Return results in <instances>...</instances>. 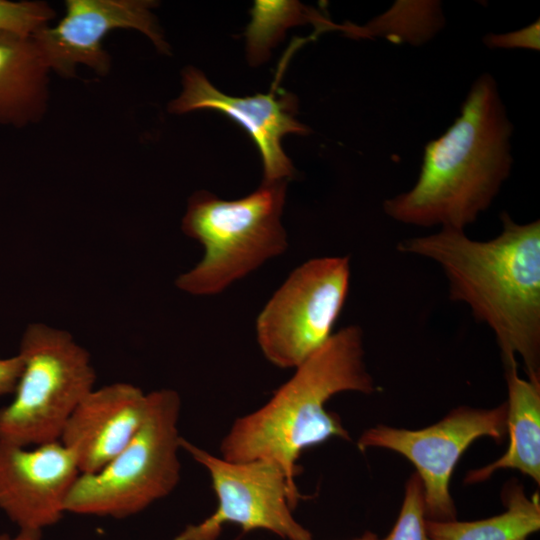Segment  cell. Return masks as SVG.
Segmentation results:
<instances>
[{
  "mask_svg": "<svg viewBox=\"0 0 540 540\" xmlns=\"http://www.w3.org/2000/svg\"><path fill=\"white\" fill-rule=\"evenodd\" d=\"M500 220L501 232L488 241L442 228L404 239L397 249L437 263L449 299L492 330L503 362L519 355L528 379L540 381V221L520 224L505 211Z\"/></svg>",
  "mask_w": 540,
  "mask_h": 540,
  "instance_id": "obj_1",
  "label": "cell"
},
{
  "mask_svg": "<svg viewBox=\"0 0 540 540\" xmlns=\"http://www.w3.org/2000/svg\"><path fill=\"white\" fill-rule=\"evenodd\" d=\"M512 134L495 79L482 74L460 115L425 146L414 186L386 199L384 213L406 225L464 230L491 205L509 177Z\"/></svg>",
  "mask_w": 540,
  "mask_h": 540,
  "instance_id": "obj_2",
  "label": "cell"
},
{
  "mask_svg": "<svg viewBox=\"0 0 540 540\" xmlns=\"http://www.w3.org/2000/svg\"><path fill=\"white\" fill-rule=\"evenodd\" d=\"M260 408L241 416L220 445L221 457L232 462L268 461L278 465L298 490L297 461L302 451L331 438L350 440L339 417L325 409L335 394L375 391L364 363L363 332L349 325L297 366Z\"/></svg>",
  "mask_w": 540,
  "mask_h": 540,
  "instance_id": "obj_3",
  "label": "cell"
},
{
  "mask_svg": "<svg viewBox=\"0 0 540 540\" xmlns=\"http://www.w3.org/2000/svg\"><path fill=\"white\" fill-rule=\"evenodd\" d=\"M287 181L263 183L247 196L220 199L206 190L188 200L181 229L204 248L202 259L176 279L183 292L215 295L285 252L281 216Z\"/></svg>",
  "mask_w": 540,
  "mask_h": 540,
  "instance_id": "obj_4",
  "label": "cell"
},
{
  "mask_svg": "<svg viewBox=\"0 0 540 540\" xmlns=\"http://www.w3.org/2000/svg\"><path fill=\"white\" fill-rule=\"evenodd\" d=\"M180 410L175 390L149 392L136 435L102 469L80 474L68 495L66 512L120 519L168 496L180 480Z\"/></svg>",
  "mask_w": 540,
  "mask_h": 540,
  "instance_id": "obj_5",
  "label": "cell"
},
{
  "mask_svg": "<svg viewBox=\"0 0 540 540\" xmlns=\"http://www.w3.org/2000/svg\"><path fill=\"white\" fill-rule=\"evenodd\" d=\"M18 354L23 370L14 399L0 408V440L23 447L59 441L94 389L90 354L69 332L43 323L28 325Z\"/></svg>",
  "mask_w": 540,
  "mask_h": 540,
  "instance_id": "obj_6",
  "label": "cell"
},
{
  "mask_svg": "<svg viewBox=\"0 0 540 540\" xmlns=\"http://www.w3.org/2000/svg\"><path fill=\"white\" fill-rule=\"evenodd\" d=\"M351 278L348 256L310 259L294 269L256 320L265 358L279 368H296L333 335Z\"/></svg>",
  "mask_w": 540,
  "mask_h": 540,
  "instance_id": "obj_7",
  "label": "cell"
},
{
  "mask_svg": "<svg viewBox=\"0 0 540 540\" xmlns=\"http://www.w3.org/2000/svg\"><path fill=\"white\" fill-rule=\"evenodd\" d=\"M180 446L208 471L218 505L212 515L187 526L172 540H217L227 523L239 525L244 532L263 529L285 540H312V534L292 515L302 496L278 465L228 461L183 437Z\"/></svg>",
  "mask_w": 540,
  "mask_h": 540,
  "instance_id": "obj_8",
  "label": "cell"
},
{
  "mask_svg": "<svg viewBox=\"0 0 540 540\" xmlns=\"http://www.w3.org/2000/svg\"><path fill=\"white\" fill-rule=\"evenodd\" d=\"M507 403L492 409L459 407L441 421L420 430L378 425L366 430L358 448L393 450L416 467L423 486L429 520L456 519L450 479L460 456L476 439L489 436L500 441L506 432Z\"/></svg>",
  "mask_w": 540,
  "mask_h": 540,
  "instance_id": "obj_9",
  "label": "cell"
},
{
  "mask_svg": "<svg viewBox=\"0 0 540 540\" xmlns=\"http://www.w3.org/2000/svg\"><path fill=\"white\" fill-rule=\"evenodd\" d=\"M65 12L54 25L32 36L50 72L74 78L84 66L98 76H107L112 60L104 48L105 37L117 29L136 30L163 54L170 53L162 29L152 10V0H66Z\"/></svg>",
  "mask_w": 540,
  "mask_h": 540,
  "instance_id": "obj_10",
  "label": "cell"
},
{
  "mask_svg": "<svg viewBox=\"0 0 540 540\" xmlns=\"http://www.w3.org/2000/svg\"><path fill=\"white\" fill-rule=\"evenodd\" d=\"M168 110L174 114L214 110L240 125L260 152L263 183L288 181L293 177L295 170L282 149L281 140L287 134L309 132L295 117L297 100L293 94L273 88L267 94L229 96L192 66L182 71V91L169 103Z\"/></svg>",
  "mask_w": 540,
  "mask_h": 540,
  "instance_id": "obj_11",
  "label": "cell"
},
{
  "mask_svg": "<svg viewBox=\"0 0 540 540\" xmlns=\"http://www.w3.org/2000/svg\"><path fill=\"white\" fill-rule=\"evenodd\" d=\"M80 474L60 441L31 448L0 440V510L20 529L42 531L66 513Z\"/></svg>",
  "mask_w": 540,
  "mask_h": 540,
  "instance_id": "obj_12",
  "label": "cell"
},
{
  "mask_svg": "<svg viewBox=\"0 0 540 540\" xmlns=\"http://www.w3.org/2000/svg\"><path fill=\"white\" fill-rule=\"evenodd\" d=\"M148 408V393L115 382L93 389L77 406L60 437L74 455L81 474L109 463L136 435Z\"/></svg>",
  "mask_w": 540,
  "mask_h": 540,
  "instance_id": "obj_13",
  "label": "cell"
},
{
  "mask_svg": "<svg viewBox=\"0 0 540 540\" xmlns=\"http://www.w3.org/2000/svg\"><path fill=\"white\" fill-rule=\"evenodd\" d=\"M50 74L32 36L0 31V126L20 129L45 117Z\"/></svg>",
  "mask_w": 540,
  "mask_h": 540,
  "instance_id": "obj_14",
  "label": "cell"
},
{
  "mask_svg": "<svg viewBox=\"0 0 540 540\" xmlns=\"http://www.w3.org/2000/svg\"><path fill=\"white\" fill-rule=\"evenodd\" d=\"M508 386L507 451L495 462L470 471L466 483L488 479L499 469H516L540 482V381L519 377L517 362L504 363Z\"/></svg>",
  "mask_w": 540,
  "mask_h": 540,
  "instance_id": "obj_15",
  "label": "cell"
},
{
  "mask_svg": "<svg viewBox=\"0 0 540 540\" xmlns=\"http://www.w3.org/2000/svg\"><path fill=\"white\" fill-rule=\"evenodd\" d=\"M507 510L476 521H426L434 540H526L540 529V497L528 498L522 486L511 485L504 496Z\"/></svg>",
  "mask_w": 540,
  "mask_h": 540,
  "instance_id": "obj_16",
  "label": "cell"
},
{
  "mask_svg": "<svg viewBox=\"0 0 540 540\" xmlns=\"http://www.w3.org/2000/svg\"><path fill=\"white\" fill-rule=\"evenodd\" d=\"M251 21L245 31L248 62L252 66L266 62L271 50L280 42L286 31L296 25L312 23L318 33L343 30L318 11L298 1L257 0L251 10Z\"/></svg>",
  "mask_w": 540,
  "mask_h": 540,
  "instance_id": "obj_17",
  "label": "cell"
},
{
  "mask_svg": "<svg viewBox=\"0 0 540 540\" xmlns=\"http://www.w3.org/2000/svg\"><path fill=\"white\" fill-rule=\"evenodd\" d=\"M445 19L439 1H396L366 26L347 24L351 37L380 36L393 43L420 45L435 36Z\"/></svg>",
  "mask_w": 540,
  "mask_h": 540,
  "instance_id": "obj_18",
  "label": "cell"
},
{
  "mask_svg": "<svg viewBox=\"0 0 540 540\" xmlns=\"http://www.w3.org/2000/svg\"><path fill=\"white\" fill-rule=\"evenodd\" d=\"M426 521L423 486L415 473L407 482L402 507L391 532L383 539L366 532L355 540H434L427 531Z\"/></svg>",
  "mask_w": 540,
  "mask_h": 540,
  "instance_id": "obj_19",
  "label": "cell"
},
{
  "mask_svg": "<svg viewBox=\"0 0 540 540\" xmlns=\"http://www.w3.org/2000/svg\"><path fill=\"white\" fill-rule=\"evenodd\" d=\"M56 18V10L44 1L0 0V31L31 36Z\"/></svg>",
  "mask_w": 540,
  "mask_h": 540,
  "instance_id": "obj_20",
  "label": "cell"
},
{
  "mask_svg": "<svg viewBox=\"0 0 540 540\" xmlns=\"http://www.w3.org/2000/svg\"><path fill=\"white\" fill-rule=\"evenodd\" d=\"M540 22H533L527 27L504 34H488L484 38L485 44L490 48H522L539 50Z\"/></svg>",
  "mask_w": 540,
  "mask_h": 540,
  "instance_id": "obj_21",
  "label": "cell"
},
{
  "mask_svg": "<svg viewBox=\"0 0 540 540\" xmlns=\"http://www.w3.org/2000/svg\"><path fill=\"white\" fill-rule=\"evenodd\" d=\"M23 370V359L17 354L9 358L0 357V396L14 393Z\"/></svg>",
  "mask_w": 540,
  "mask_h": 540,
  "instance_id": "obj_22",
  "label": "cell"
},
{
  "mask_svg": "<svg viewBox=\"0 0 540 540\" xmlns=\"http://www.w3.org/2000/svg\"><path fill=\"white\" fill-rule=\"evenodd\" d=\"M42 531L33 529H20L13 537L1 535L0 540H41Z\"/></svg>",
  "mask_w": 540,
  "mask_h": 540,
  "instance_id": "obj_23",
  "label": "cell"
}]
</instances>
